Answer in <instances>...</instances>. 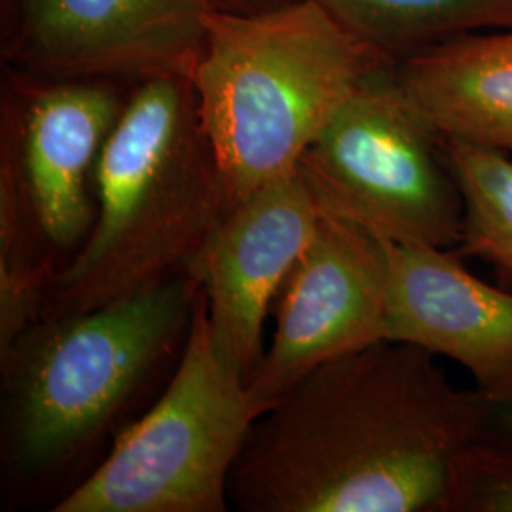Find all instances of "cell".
<instances>
[{
	"label": "cell",
	"instance_id": "6da1fadb",
	"mask_svg": "<svg viewBox=\"0 0 512 512\" xmlns=\"http://www.w3.org/2000/svg\"><path fill=\"white\" fill-rule=\"evenodd\" d=\"M492 403L425 349L384 340L327 361L256 418L228 499L243 512H454Z\"/></svg>",
	"mask_w": 512,
	"mask_h": 512
},
{
	"label": "cell",
	"instance_id": "7a4b0ae2",
	"mask_svg": "<svg viewBox=\"0 0 512 512\" xmlns=\"http://www.w3.org/2000/svg\"><path fill=\"white\" fill-rule=\"evenodd\" d=\"M232 203L188 74L139 84L97 165V215L42 317L97 310L192 274Z\"/></svg>",
	"mask_w": 512,
	"mask_h": 512
},
{
	"label": "cell",
	"instance_id": "3957f363",
	"mask_svg": "<svg viewBox=\"0 0 512 512\" xmlns=\"http://www.w3.org/2000/svg\"><path fill=\"white\" fill-rule=\"evenodd\" d=\"M387 61L315 0L217 10L190 78L230 203L293 173L334 112Z\"/></svg>",
	"mask_w": 512,
	"mask_h": 512
},
{
	"label": "cell",
	"instance_id": "277c9868",
	"mask_svg": "<svg viewBox=\"0 0 512 512\" xmlns=\"http://www.w3.org/2000/svg\"><path fill=\"white\" fill-rule=\"evenodd\" d=\"M198 294L196 275H177L25 330L0 355L8 448L19 469L61 467L107 433L188 336Z\"/></svg>",
	"mask_w": 512,
	"mask_h": 512
},
{
	"label": "cell",
	"instance_id": "5b68a950",
	"mask_svg": "<svg viewBox=\"0 0 512 512\" xmlns=\"http://www.w3.org/2000/svg\"><path fill=\"white\" fill-rule=\"evenodd\" d=\"M262 410L222 359L202 291L162 397L54 512H224L243 444Z\"/></svg>",
	"mask_w": 512,
	"mask_h": 512
},
{
	"label": "cell",
	"instance_id": "8992f818",
	"mask_svg": "<svg viewBox=\"0 0 512 512\" xmlns=\"http://www.w3.org/2000/svg\"><path fill=\"white\" fill-rule=\"evenodd\" d=\"M298 167L323 211L378 238L456 249L465 202L442 141L384 69L334 112Z\"/></svg>",
	"mask_w": 512,
	"mask_h": 512
},
{
	"label": "cell",
	"instance_id": "52a82bcc",
	"mask_svg": "<svg viewBox=\"0 0 512 512\" xmlns=\"http://www.w3.org/2000/svg\"><path fill=\"white\" fill-rule=\"evenodd\" d=\"M389 264L384 239L323 213L275 298V330L249 384L266 412L317 366L387 340Z\"/></svg>",
	"mask_w": 512,
	"mask_h": 512
},
{
	"label": "cell",
	"instance_id": "ba28073f",
	"mask_svg": "<svg viewBox=\"0 0 512 512\" xmlns=\"http://www.w3.org/2000/svg\"><path fill=\"white\" fill-rule=\"evenodd\" d=\"M300 167L234 203L194 275L222 359L249 385L264 361V321L323 217Z\"/></svg>",
	"mask_w": 512,
	"mask_h": 512
},
{
	"label": "cell",
	"instance_id": "9c48e42d",
	"mask_svg": "<svg viewBox=\"0 0 512 512\" xmlns=\"http://www.w3.org/2000/svg\"><path fill=\"white\" fill-rule=\"evenodd\" d=\"M124 103L107 84L59 82L33 93L2 162L48 255L84 245L97 215V165Z\"/></svg>",
	"mask_w": 512,
	"mask_h": 512
},
{
	"label": "cell",
	"instance_id": "30bf717a",
	"mask_svg": "<svg viewBox=\"0 0 512 512\" xmlns=\"http://www.w3.org/2000/svg\"><path fill=\"white\" fill-rule=\"evenodd\" d=\"M215 12L209 0H25V37L61 78L192 76Z\"/></svg>",
	"mask_w": 512,
	"mask_h": 512
},
{
	"label": "cell",
	"instance_id": "8fae6325",
	"mask_svg": "<svg viewBox=\"0 0 512 512\" xmlns=\"http://www.w3.org/2000/svg\"><path fill=\"white\" fill-rule=\"evenodd\" d=\"M384 245L387 340L456 361L490 403L512 397V293L469 272L454 249Z\"/></svg>",
	"mask_w": 512,
	"mask_h": 512
},
{
	"label": "cell",
	"instance_id": "7c38bea8",
	"mask_svg": "<svg viewBox=\"0 0 512 512\" xmlns=\"http://www.w3.org/2000/svg\"><path fill=\"white\" fill-rule=\"evenodd\" d=\"M395 78L440 139L512 156V25L406 55Z\"/></svg>",
	"mask_w": 512,
	"mask_h": 512
},
{
	"label": "cell",
	"instance_id": "4fadbf2b",
	"mask_svg": "<svg viewBox=\"0 0 512 512\" xmlns=\"http://www.w3.org/2000/svg\"><path fill=\"white\" fill-rule=\"evenodd\" d=\"M382 54H416L448 38L512 25V0H315Z\"/></svg>",
	"mask_w": 512,
	"mask_h": 512
},
{
	"label": "cell",
	"instance_id": "5bb4252c",
	"mask_svg": "<svg viewBox=\"0 0 512 512\" xmlns=\"http://www.w3.org/2000/svg\"><path fill=\"white\" fill-rule=\"evenodd\" d=\"M465 202L461 258H480L512 285V158L509 154L440 139Z\"/></svg>",
	"mask_w": 512,
	"mask_h": 512
},
{
	"label": "cell",
	"instance_id": "9a60e30c",
	"mask_svg": "<svg viewBox=\"0 0 512 512\" xmlns=\"http://www.w3.org/2000/svg\"><path fill=\"white\" fill-rule=\"evenodd\" d=\"M454 512H512V440L488 433L465 454Z\"/></svg>",
	"mask_w": 512,
	"mask_h": 512
},
{
	"label": "cell",
	"instance_id": "2e32d148",
	"mask_svg": "<svg viewBox=\"0 0 512 512\" xmlns=\"http://www.w3.org/2000/svg\"><path fill=\"white\" fill-rule=\"evenodd\" d=\"M490 433L512 440V397L499 403H492Z\"/></svg>",
	"mask_w": 512,
	"mask_h": 512
},
{
	"label": "cell",
	"instance_id": "e0dca14e",
	"mask_svg": "<svg viewBox=\"0 0 512 512\" xmlns=\"http://www.w3.org/2000/svg\"><path fill=\"white\" fill-rule=\"evenodd\" d=\"M243 4H253L256 8V12L260 10H268V8H275V6H281V4H287V2H293V0H241Z\"/></svg>",
	"mask_w": 512,
	"mask_h": 512
}]
</instances>
